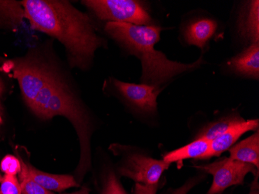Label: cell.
<instances>
[{"label":"cell","mask_w":259,"mask_h":194,"mask_svg":"<svg viewBox=\"0 0 259 194\" xmlns=\"http://www.w3.org/2000/svg\"><path fill=\"white\" fill-rule=\"evenodd\" d=\"M210 141L203 138L195 139L187 145L166 153L163 157V160L169 163H177L182 164L183 162L189 159L199 160L203 154L207 151Z\"/></svg>","instance_id":"15"},{"label":"cell","mask_w":259,"mask_h":194,"mask_svg":"<svg viewBox=\"0 0 259 194\" xmlns=\"http://www.w3.org/2000/svg\"><path fill=\"white\" fill-rule=\"evenodd\" d=\"M3 92H4V84H3L2 81L0 80V97L2 96Z\"/></svg>","instance_id":"26"},{"label":"cell","mask_w":259,"mask_h":194,"mask_svg":"<svg viewBox=\"0 0 259 194\" xmlns=\"http://www.w3.org/2000/svg\"><path fill=\"white\" fill-rule=\"evenodd\" d=\"M0 169L5 175L17 176L21 171V160L12 154H7L1 161Z\"/></svg>","instance_id":"19"},{"label":"cell","mask_w":259,"mask_h":194,"mask_svg":"<svg viewBox=\"0 0 259 194\" xmlns=\"http://www.w3.org/2000/svg\"><path fill=\"white\" fill-rule=\"evenodd\" d=\"M3 120L2 118H1V116H0V124H2Z\"/></svg>","instance_id":"27"},{"label":"cell","mask_w":259,"mask_h":194,"mask_svg":"<svg viewBox=\"0 0 259 194\" xmlns=\"http://www.w3.org/2000/svg\"><path fill=\"white\" fill-rule=\"evenodd\" d=\"M218 29V23L211 19H200L192 22L184 31V37L189 45L203 48L207 45Z\"/></svg>","instance_id":"12"},{"label":"cell","mask_w":259,"mask_h":194,"mask_svg":"<svg viewBox=\"0 0 259 194\" xmlns=\"http://www.w3.org/2000/svg\"><path fill=\"white\" fill-rule=\"evenodd\" d=\"M257 179H258V176L255 177V180L253 182L252 188H251V190L249 194H259Z\"/></svg>","instance_id":"24"},{"label":"cell","mask_w":259,"mask_h":194,"mask_svg":"<svg viewBox=\"0 0 259 194\" xmlns=\"http://www.w3.org/2000/svg\"><path fill=\"white\" fill-rule=\"evenodd\" d=\"M0 12L14 22L20 21L25 17L23 9H20V4L14 1H0Z\"/></svg>","instance_id":"18"},{"label":"cell","mask_w":259,"mask_h":194,"mask_svg":"<svg viewBox=\"0 0 259 194\" xmlns=\"http://www.w3.org/2000/svg\"><path fill=\"white\" fill-rule=\"evenodd\" d=\"M158 185L155 186H145V185L136 183L135 184V194H156Z\"/></svg>","instance_id":"22"},{"label":"cell","mask_w":259,"mask_h":194,"mask_svg":"<svg viewBox=\"0 0 259 194\" xmlns=\"http://www.w3.org/2000/svg\"><path fill=\"white\" fill-rule=\"evenodd\" d=\"M70 194H89V189L87 188H83L81 190L78 191V192H73V193Z\"/></svg>","instance_id":"25"},{"label":"cell","mask_w":259,"mask_h":194,"mask_svg":"<svg viewBox=\"0 0 259 194\" xmlns=\"http://www.w3.org/2000/svg\"><path fill=\"white\" fill-rule=\"evenodd\" d=\"M113 86L123 98L141 111L154 113L161 89L151 85L135 84L113 80Z\"/></svg>","instance_id":"8"},{"label":"cell","mask_w":259,"mask_h":194,"mask_svg":"<svg viewBox=\"0 0 259 194\" xmlns=\"http://www.w3.org/2000/svg\"><path fill=\"white\" fill-rule=\"evenodd\" d=\"M228 65L236 73L258 80L259 43L251 44L239 55L231 58Z\"/></svg>","instance_id":"10"},{"label":"cell","mask_w":259,"mask_h":194,"mask_svg":"<svg viewBox=\"0 0 259 194\" xmlns=\"http://www.w3.org/2000/svg\"><path fill=\"white\" fill-rule=\"evenodd\" d=\"M22 169L19 173V183L21 188L22 194H54L53 192L46 190L37 184L29 174L28 167L21 160Z\"/></svg>","instance_id":"17"},{"label":"cell","mask_w":259,"mask_h":194,"mask_svg":"<svg viewBox=\"0 0 259 194\" xmlns=\"http://www.w3.org/2000/svg\"><path fill=\"white\" fill-rule=\"evenodd\" d=\"M171 163L158 160L141 154L128 156L119 173L122 176L130 178L136 183L145 186L158 185L161 175L169 168Z\"/></svg>","instance_id":"6"},{"label":"cell","mask_w":259,"mask_h":194,"mask_svg":"<svg viewBox=\"0 0 259 194\" xmlns=\"http://www.w3.org/2000/svg\"><path fill=\"white\" fill-rule=\"evenodd\" d=\"M230 157L232 160L253 165L259 169V133H255L229 149Z\"/></svg>","instance_id":"13"},{"label":"cell","mask_w":259,"mask_h":194,"mask_svg":"<svg viewBox=\"0 0 259 194\" xmlns=\"http://www.w3.org/2000/svg\"><path fill=\"white\" fill-rule=\"evenodd\" d=\"M56 75L46 65L33 62L19 63L14 71V77L18 81L23 99L28 106L33 103L40 90Z\"/></svg>","instance_id":"7"},{"label":"cell","mask_w":259,"mask_h":194,"mask_svg":"<svg viewBox=\"0 0 259 194\" xmlns=\"http://www.w3.org/2000/svg\"><path fill=\"white\" fill-rule=\"evenodd\" d=\"M0 192L1 194H22L17 176L5 175L1 180Z\"/></svg>","instance_id":"20"},{"label":"cell","mask_w":259,"mask_h":194,"mask_svg":"<svg viewBox=\"0 0 259 194\" xmlns=\"http://www.w3.org/2000/svg\"><path fill=\"white\" fill-rule=\"evenodd\" d=\"M213 176V183L207 194H218L227 188L244 183V178L248 173L254 177L258 176V170L253 165L225 158L208 165L195 166Z\"/></svg>","instance_id":"5"},{"label":"cell","mask_w":259,"mask_h":194,"mask_svg":"<svg viewBox=\"0 0 259 194\" xmlns=\"http://www.w3.org/2000/svg\"><path fill=\"white\" fill-rule=\"evenodd\" d=\"M0 194H1V192H0Z\"/></svg>","instance_id":"29"},{"label":"cell","mask_w":259,"mask_h":194,"mask_svg":"<svg viewBox=\"0 0 259 194\" xmlns=\"http://www.w3.org/2000/svg\"><path fill=\"white\" fill-rule=\"evenodd\" d=\"M28 172L32 179L46 190L61 192L71 187L79 186L73 176L69 175H55L45 173L27 164Z\"/></svg>","instance_id":"11"},{"label":"cell","mask_w":259,"mask_h":194,"mask_svg":"<svg viewBox=\"0 0 259 194\" xmlns=\"http://www.w3.org/2000/svg\"><path fill=\"white\" fill-rule=\"evenodd\" d=\"M244 121L243 118L236 114L230 115L221 118L218 121L212 122L205 126L203 129L200 130L196 135V139L203 138L208 141H213L215 138L219 137L224 133L226 132L228 129Z\"/></svg>","instance_id":"16"},{"label":"cell","mask_w":259,"mask_h":194,"mask_svg":"<svg viewBox=\"0 0 259 194\" xmlns=\"http://www.w3.org/2000/svg\"><path fill=\"white\" fill-rule=\"evenodd\" d=\"M82 4L90 8L99 19L108 22L148 26L152 22L144 7L134 0H87Z\"/></svg>","instance_id":"4"},{"label":"cell","mask_w":259,"mask_h":194,"mask_svg":"<svg viewBox=\"0 0 259 194\" xmlns=\"http://www.w3.org/2000/svg\"><path fill=\"white\" fill-rule=\"evenodd\" d=\"M258 120H244L234 125L226 132L211 141L207 151L199 160H209L210 158L218 157L222 153L229 150L245 133L258 130Z\"/></svg>","instance_id":"9"},{"label":"cell","mask_w":259,"mask_h":194,"mask_svg":"<svg viewBox=\"0 0 259 194\" xmlns=\"http://www.w3.org/2000/svg\"><path fill=\"white\" fill-rule=\"evenodd\" d=\"M105 30L110 37L139 58L142 65L141 82L161 89V85L174 77L192 71L201 65L199 58L192 64H183L168 59L155 49L161 28L157 26H139L132 23L108 22Z\"/></svg>","instance_id":"2"},{"label":"cell","mask_w":259,"mask_h":194,"mask_svg":"<svg viewBox=\"0 0 259 194\" xmlns=\"http://www.w3.org/2000/svg\"><path fill=\"white\" fill-rule=\"evenodd\" d=\"M20 4L33 29L55 37L65 46L72 67L87 68L96 51L106 45L91 18L69 2L23 0Z\"/></svg>","instance_id":"1"},{"label":"cell","mask_w":259,"mask_h":194,"mask_svg":"<svg viewBox=\"0 0 259 194\" xmlns=\"http://www.w3.org/2000/svg\"><path fill=\"white\" fill-rule=\"evenodd\" d=\"M239 31L251 44L259 43V2L251 1L240 16Z\"/></svg>","instance_id":"14"},{"label":"cell","mask_w":259,"mask_h":194,"mask_svg":"<svg viewBox=\"0 0 259 194\" xmlns=\"http://www.w3.org/2000/svg\"><path fill=\"white\" fill-rule=\"evenodd\" d=\"M197 183L198 180H196V179H190V180L186 182L181 187L172 191L171 194H187L188 192H189L195 185L197 184Z\"/></svg>","instance_id":"23"},{"label":"cell","mask_w":259,"mask_h":194,"mask_svg":"<svg viewBox=\"0 0 259 194\" xmlns=\"http://www.w3.org/2000/svg\"><path fill=\"white\" fill-rule=\"evenodd\" d=\"M29 107L42 119L63 116L72 124L79 138L81 153L76 174L81 181L91 166L90 139L93 126L85 108L57 75L40 90Z\"/></svg>","instance_id":"3"},{"label":"cell","mask_w":259,"mask_h":194,"mask_svg":"<svg viewBox=\"0 0 259 194\" xmlns=\"http://www.w3.org/2000/svg\"><path fill=\"white\" fill-rule=\"evenodd\" d=\"M102 194H126L113 172L107 175Z\"/></svg>","instance_id":"21"},{"label":"cell","mask_w":259,"mask_h":194,"mask_svg":"<svg viewBox=\"0 0 259 194\" xmlns=\"http://www.w3.org/2000/svg\"><path fill=\"white\" fill-rule=\"evenodd\" d=\"M1 180H2V178H1V176H0V182H1Z\"/></svg>","instance_id":"28"}]
</instances>
